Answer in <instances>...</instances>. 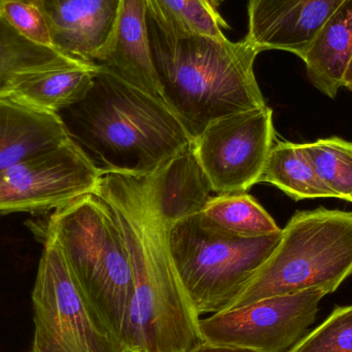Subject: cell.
Returning a JSON list of instances; mask_svg holds the SVG:
<instances>
[{"instance_id":"1","label":"cell","mask_w":352,"mask_h":352,"mask_svg":"<svg viewBox=\"0 0 352 352\" xmlns=\"http://www.w3.org/2000/svg\"><path fill=\"white\" fill-rule=\"evenodd\" d=\"M94 194L111 206L123 232L135 292L124 342L130 352H188L204 342L200 316L171 254L169 228L154 176L107 173Z\"/></svg>"},{"instance_id":"2","label":"cell","mask_w":352,"mask_h":352,"mask_svg":"<svg viewBox=\"0 0 352 352\" xmlns=\"http://www.w3.org/2000/svg\"><path fill=\"white\" fill-rule=\"evenodd\" d=\"M57 116L101 175H153L192 142L164 101L100 65L87 96Z\"/></svg>"},{"instance_id":"3","label":"cell","mask_w":352,"mask_h":352,"mask_svg":"<svg viewBox=\"0 0 352 352\" xmlns=\"http://www.w3.org/2000/svg\"><path fill=\"white\" fill-rule=\"evenodd\" d=\"M154 32L153 57L163 100L192 140L219 118L266 107L254 72L260 52L248 39L194 35L166 41Z\"/></svg>"},{"instance_id":"4","label":"cell","mask_w":352,"mask_h":352,"mask_svg":"<svg viewBox=\"0 0 352 352\" xmlns=\"http://www.w3.org/2000/svg\"><path fill=\"white\" fill-rule=\"evenodd\" d=\"M37 228L41 235L57 242L85 297L124 342L135 280L125 238L111 206L91 192L56 209Z\"/></svg>"},{"instance_id":"5","label":"cell","mask_w":352,"mask_h":352,"mask_svg":"<svg viewBox=\"0 0 352 352\" xmlns=\"http://www.w3.org/2000/svg\"><path fill=\"white\" fill-rule=\"evenodd\" d=\"M352 275V212L296 213L280 241L223 311L307 289L334 293Z\"/></svg>"},{"instance_id":"6","label":"cell","mask_w":352,"mask_h":352,"mask_svg":"<svg viewBox=\"0 0 352 352\" xmlns=\"http://www.w3.org/2000/svg\"><path fill=\"white\" fill-rule=\"evenodd\" d=\"M281 232L263 237H236L207 225L200 213L170 226L171 254L199 316L227 308L274 252Z\"/></svg>"},{"instance_id":"7","label":"cell","mask_w":352,"mask_h":352,"mask_svg":"<svg viewBox=\"0 0 352 352\" xmlns=\"http://www.w3.org/2000/svg\"><path fill=\"white\" fill-rule=\"evenodd\" d=\"M41 236L43 250L32 292V352H130L85 297L57 242Z\"/></svg>"},{"instance_id":"8","label":"cell","mask_w":352,"mask_h":352,"mask_svg":"<svg viewBox=\"0 0 352 352\" xmlns=\"http://www.w3.org/2000/svg\"><path fill=\"white\" fill-rule=\"evenodd\" d=\"M273 111L264 107L211 122L194 140L213 192H246L260 182L274 146Z\"/></svg>"},{"instance_id":"9","label":"cell","mask_w":352,"mask_h":352,"mask_svg":"<svg viewBox=\"0 0 352 352\" xmlns=\"http://www.w3.org/2000/svg\"><path fill=\"white\" fill-rule=\"evenodd\" d=\"M328 294L307 289L275 296L200 320L206 342L258 352H287L316 320Z\"/></svg>"},{"instance_id":"10","label":"cell","mask_w":352,"mask_h":352,"mask_svg":"<svg viewBox=\"0 0 352 352\" xmlns=\"http://www.w3.org/2000/svg\"><path fill=\"white\" fill-rule=\"evenodd\" d=\"M101 175L69 140L0 173V215L56 210L93 192Z\"/></svg>"},{"instance_id":"11","label":"cell","mask_w":352,"mask_h":352,"mask_svg":"<svg viewBox=\"0 0 352 352\" xmlns=\"http://www.w3.org/2000/svg\"><path fill=\"white\" fill-rule=\"evenodd\" d=\"M346 0H250L245 38L258 50L303 58L318 31Z\"/></svg>"},{"instance_id":"12","label":"cell","mask_w":352,"mask_h":352,"mask_svg":"<svg viewBox=\"0 0 352 352\" xmlns=\"http://www.w3.org/2000/svg\"><path fill=\"white\" fill-rule=\"evenodd\" d=\"M54 47L97 64L113 36L121 0H41Z\"/></svg>"},{"instance_id":"13","label":"cell","mask_w":352,"mask_h":352,"mask_svg":"<svg viewBox=\"0 0 352 352\" xmlns=\"http://www.w3.org/2000/svg\"><path fill=\"white\" fill-rule=\"evenodd\" d=\"M144 0H121L117 23L98 65L163 100Z\"/></svg>"},{"instance_id":"14","label":"cell","mask_w":352,"mask_h":352,"mask_svg":"<svg viewBox=\"0 0 352 352\" xmlns=\"http://www.w3.org/2000/svg\"><path fill=\"white\" fill-rule=\"evenodd\" d=\"M69 140L57 113L0 98V173Z\"/></svg>"},{"instance_id":"15","label":"cell","mask_w":352,"mask_h":352,"mask_svg":"<svg viewBox=\"0 0 352 352\" xmlns=\"http://www.w3.org/2000/svg\"><path fill=\"white\" fill-rule=\"evenodd\" d=\"M153 176L159 207L170 226L179 219L202 212L212 198V186L199 162L192 142Z\"/></svg>"},{"instance_id":"16","label":"cell","mask_w":352,"mask_h":352,"mask_svg":"<svg viewBox=\"0 0 352 352\" xmlns=\"http://www.w3.org/2000/svg\"><path fill=\"white\" fill-rule=\"evenodd\" d=\"M351 57L352 0H346L318 31L302 60L312 85L335 98Z\"/></svg>"},{"instance_id":"17","label":"cell","mask_w":352,"mask_h":352,"mask_svg":"<svg viewBox=\"0 0 352 352\" xmlns=\"http://www.w3.org/2000/svg\"><path fill=\"white\" fill-rule=\"evenodd\" d=\"M90 64L94 63L31 43L0 16V98H8L23 82L38 74Z\"/></svg>"},{"instance_id":"18","label":"cell","mask_w":352,"mask_h":352,"mask_svg":"<svg viewBox=\"0 0 352 352\" xmlns=\"http://www.w3.org/2000/svg\"><path fill=\"white\" fill-rule=\"evenodd\" d=\"M98 68V64H90L38 74L23 82L8 98L41 111L57 113L87 96Z\"/></svg>"},{"instance_id":"19","label":"cell","mask_w":352,"mask_h":352,"mask_svg":"<svg viewBox=\"0 0 352 352\" xmlns=\"http://www.w3.org/2000/svg\"><path fill=\"white\" fill-rule=\"evenodd\" d=\"M148 18L166 41L194 35L225 38L230 26L209 0H144Z\"/></svg>"},{"instance_id":"20","label":"cell","mask_w":352,"mask_h":352,"mask_svg":"<svg viewBox=\"0 0 352 352\" xmlns=\"http://www.w3.org/2000/svg\"><path fill=\"white\" fill-rule=\"evenodd\" d=\"M260 182L276 186L295 201L334 197L316 175L303 144H275Z\"/></svg>"},{"instance_id":"21","label":"cell","mask_w":352,"mask_h":352,"mask_svg":"<svg viewBox=\"0 0 352 352\" xmlns=\"http://www.w3.org/2000/svg\"><path fill=\"white\" fill-rule=\"evenodd\" d=\"M200 214L213 229L236 237H263L281 232L272 217L245 192L212 197Z\"/></svg>"},{"instance_id":"22","label":"cell","mask_w":352,"mask_h":352,"mask_svg":"<svg viewBox=\"0 0 352 352\" xmlns=\"http://www.w3.org/2000/svg\"><path fill=\"white\" fill-rule=\"evenodd\" d=\"M303 144L316 175L334 198L352 203V142L331 138Z\"/></svg>"},{"instance_id":"23","label":"cell","mask_w":352,"mask_h":352,"mask_svg":"<svg viewBox=\"0 0 352 352\" xmlns=\"http://www.w3.org/2000/svg\"><path fill=\"white\" fill-rule=\"evenodd\" d=\"M287 352H352V305L335 308Z\"/></svg>"},{"instance_id":"24","label":"cell","mask_w":352,"mask_h":352,"mask_svg":"<svg viewBox=\"0 0 352 352\" xmlns=\"http://www.w3.org/2000/svg\"><path fill=\"white\" fill-rule=\"evenodd\" d=\"M0 16L31 43L55 49L47 18L37 4L22 0H0Z\"/></svg>"},{"instance_id":"25","label":"cell","mask_w":352,"mask_h":352,"mask_svg":"<svg viewBox=\"0 0 352 352\" xmlns=\"http://www.w3.org/2000/svg\"><path fill=\"white\" fill-rule=\"evenodd\" d=\"M188 352H258L252 349H241V347L226 346V345L212 344V343L204 342L192 349Z\"/></svg>"},{"instance_id":"26","label":"cell","mask_w":352,"mask_h":352,"mask_svg":"<svg viewBox=\"0 0 352 352\" xmlns=\"http://www.w3.org/2000/svg\"><path fill=\"white\" fill-rule=\"evenodd\" d=\"M343 87L349 89L352 92V57L351 62H349V67H347L346 72H345L344 80H343Z\"/></svg>"},{"instance_id":"27","label":"cell","mask_w":352,"mask_h":352,"mask_svg":"<svg viewBox=\"0 0 352 352\" xmlns=\"http://www.w3.org/2000/svg\"><path fill=\"white\" fill-rule=\"evenodd\" d=\"M209 1L212 3L213 6H215V8H219V6H221V3H223V0H209Z\"/></svg>"},{"instance_id":"28","label":"cell","mask_w":352,"mask_h":352,"mask_svg":"<svg viewBox=\"0 0 352 352\" xmlns=\"http://www.w3.org/2000/svg\"><path fill=\"white\" fill-rule=\"evenodd\" d=\"M22 1L31 2V3L36 4L37 2L41 1V0H22Z\"/></svg>"}]
</instances>
